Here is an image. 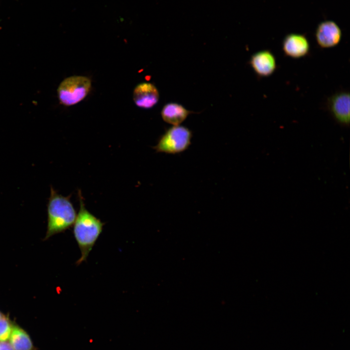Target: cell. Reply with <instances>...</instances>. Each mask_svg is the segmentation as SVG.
I'll return each mask as SVG.
<instances>
[{
  "instance_id": "cell-3",
  "label": "cell",
  "mask_w": 350,
  "mask_h": 350,
  "mask_svg": "<svg viewBox=\"0 0 350 350\" xmlns=\"http://www.w3.org/2000/svg\"><path fill=\"white\" fill-rule=\"evenodd\" d=\"M91 86L88 78L74 75L65 79L57 89L60 102L66 106H71L82 101L88 94Z\"/></svg>"
},
{
  "instance_id": "cell-10",
  "label": "cell",
  "mask_w": 350,
  "mask_h": 350,
  "mask_svg": "<svg viewBox=\"0 0 350 350\" xmlns=\"http://www.w3.org/2000/svg\"><path fill=\"white\" fill-rule=\"evenodd\" d=\"M190 113V111L182 105L175 103H170L164 106L161 115L165 122L178 125L186 119Z\"/></svg>"
},
{
  "instance_id": "cell-6",
  "label": "cell",
  "mask_w": 350,
  "mask_h": 350,
  "mask_svg": "<svg viewBox=\"0 0 350 350\" xmlns=\"http://www.w3.org/2000/svg\"><path fill=\"white\" fill-rule=\"evenodd\" d=\"M342 31L337 24L328 20L320 22L317 26L315 38L317 44L321 48H331L337 46L342 38Z\"/></svg>"
},
{
  "instance_id": "cell-7",
  "label": "cell",
  "mask_w": 350,
  "mask_h": 350,
  "mask_svg": "<svg viewBox=\"0 0 350 350\" xmlns=\"http://www.w3.org/2000/svg\"><path fill=\"white\" fill-rule=\"evenodd\" d=\"M249 65L260 77L270 76L277 67L276 57L269 50H261L253 53L250 58Z\"/></svg>"
},
{
  "instance_id": "cell-4",
  "label": "cell",
  "mask_w": 350,
  "mask_h": 350,
  "mask_svg": "<svg viewBox=\"0 0 350 350\" xmlns=\"http://www.w3.org/2000/svg\"><path fill=\"white\" fill-rule=\"evenodd\" d=\"M192 134L187 127L174 125L159 138L154 149L157 152L177 154L186 150L191 144Z\"/></svg>"
},
{
  "instance_id": "cell-2",
  "label": "cell",
  "mask_w": 350,
  "mask_h": 350,
  "mask_svg": "<svg viewBox=\"0 0 350 350\" xmlns=\"http://www.w3.org/2000/svg\"><path fill=\"white\" fill-rule=\"evenodd\" d=\"M71 195L64 196L51 187L47 204L48 227L46 237L63 232L73 225L76 210L70 201Z\"/></svg>"
},
{
  "instance_id": "cell-5",
  "label": "cell",
  "mask_w": 350,
  "mask_h": 350,
  "mask_svg": "<svg viewBox=\"0 0 350 350\" xmlns=\"http://www.w3.org/2000/svg\"><path fill=\"white\" fill-rule=\"evenodd\" d=\"M350 92L342 90L329 97L327 107L334 120L343 126L350 124Z\"/></svg>"
},
{
  "instance_id": "cell-9",
  "label": "cell",
  "mask_w": 350,
  "mask_h": 350,
  "mask_svg": "<svg viewBox=\"0 0 350 350\" xmlns=\"http://www.w3.org/2000/svg\"><path fill=\"white\" fill-rule=\"evenodd\" d=\"M133 100L136 105L143 108L154 106L159 99L157 88L150 83H142L137 85L133 91Z\"/></svg>"
},
{
  "instance_id": "cell-1",
  "label": "cell",
  "mask_w": 350,
  "mask_h": 350,
  "mask_svg": "<svg viewBox=\"0 0 350 350\" xmlns=\"http://www.w3.org/2000/svg\"><path fill=\"white\" fill-rule=\"evenodd\" d=\"M80 208L73 224L74 237L81 251V257L76 264L80 265L87 260L99 237L105 223L88 211L84 202L81 191L78 190Z\"/></svg>"
},
{
  "instance_id": "cell-14",
  "label": "cell",
  "mask_w": 350,
  "mask_h": 350,
  "mask_svg": "<svg viewBox=\"0 0 350 350\" xmlns=\"http://www.w3.org/2000/svg\"><path fill=\"white\" fill-rule=\"evenodd\" d=\"M3 315L0 312V318L3 316Z\"/></svg>"
},
{
  "instance_id": "cell-13",
  "label": "cell",
  "mask_w": 350,
  "mask_h": 350,
  "mask_svg": "<svg viewBox=\"0 0 350 350\" xmlns=\"http://www.w3.org/2000/svg\"><path fill=\"white\" fill-rule=\"evenodd\" d=\"M0 350H14L11 344L6 341H0Z\"/></svg>"
},
{
  "instance_id": "cell-12",
  "label": "cell",
  "mask_w": 350,
  "mask_h": 350,
  "mask_svg": "<svg viewBox=\"0 0 350 350\" xmlns=\"http://www.w3.org/2000/svg\"><path fill=\"white\" fill-rule=\"evenodd\" d=\"M13 326L9 320L3 316L0 318V341L9 338Z\"/></svg>"
},
{
  "instance_id": "cell-11",
  "label": "cell",
  "mask_w": 350,
  "mask_h": 350,
  "mask_svg": "<svg viewBox=\"0 0 350 350\" xmlns=\"http://www.w3.org/2000/svg\"><path fill=\"white\" fill-rule=\"evenodd\" d=\"M10 342L14 350H32L33 345L27 333L17 326H13Z\"/></svg>"
},
{
  "instance_id": "cell-8",
  "label": "cell",
  "mask_w": 350,
  "mask_h": 350,
  "mask_svg": "<svg viewBox=\"0 0 350 350\" xmlns=\"http://www.w3.org/2000/svg\"><path fill=\"white\" fill-rule=\"evenodd\" d=\"M282 49L286 56L298 59L309 54L310 45L307 38L304 35L291 33L283 38Z\"/></svg>"
}]
</instances>
